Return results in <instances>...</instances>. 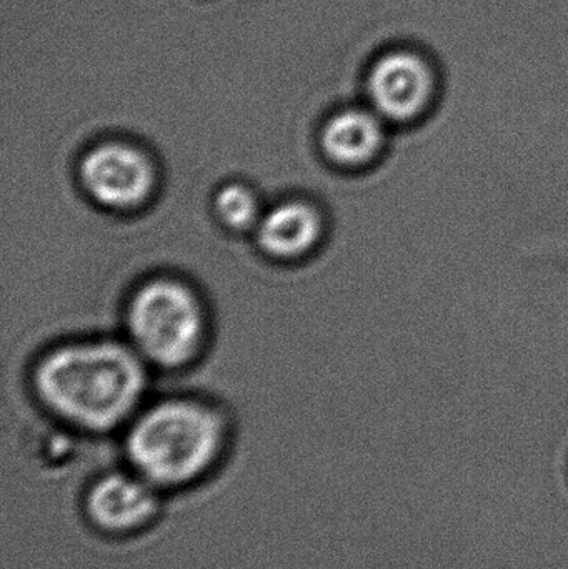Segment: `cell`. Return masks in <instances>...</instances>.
Returning a JSON list of instances; mask_svg holds the SVG:
<instances>
[{
	"instance_id": "6da1fadb",
	"label": "cell",
	"mask_w": 568,
	"mask_h": 569,
	"mask_svg": "<svg viewBox=\"0 0 568 569\" xmlns=\"http://www.w3.org/2000/svg\"><path fill=\"white\" fill-rule=\"evenodd\" d=\"M33 383L57 417L83 430L106 431L132 413L146 387V371L129 348L90 341L47 355Z\"/></svg>"
},
{
	"instance_id": "7a4b0ae2",
	"label": "cell",
	"mask_w": 568,
	"mask_h": 569,
	"mask_svg": "<svg viewBox=\"0 0 568 569\" xmlns=\"http://www.w3.org/2000/svg\"><path fill=\"white\" fill-rule=\"evenodd\" d=\"M223 427L210 408L166 401L139 418L127 437V453L143 480L177 487L199 478L222 448Z\"/></svg>"
},
{
	"instance_id": "3957f363",
	"label": "cell",
	"mask_w": 568,
	"mask_h": 569,
	"mask_svg": "<svg viewBox=\"0 0 568 569\" xmlns=\"http://www.w3.org/2000/svg\"><path fill=\"white\" fill-rule=\"evenodd\" d=\"M127 325L137 351L160 367L192 360L203 337V313L196 295L173 280H153L130 300Z\"/></svg>"
},
{
	"instance_id": "277c9868",
	"label": "cell",
	"mask_w": 568,
	"mask_h": 569,
	"mask_svg": "<svg viewBox=\"0 0 568 569\" xmlns=\"http://www.w3.org/2000/svg\"><path fill=\"white\" fill-rule=\"evenodd\" d=\"M80 180L90 199L109 209L127 210L149 199L156 182L146 153L127 143H102L86 153Z\"/></svg>"
},
{
	"instance_id": "5b68a950",
	"label": "cell",
	"mask_w": 568,
	"mask_h": 569,
	"mask_svg": "<svg viewBox=\"0 0 568 569\" xmlns=\"http://www.w3.org/2000/svg\"><path fill=\"white\" fill-rule=\"evenodd\" d=\"M432 86V73L420 57L393 52L382 57L373 67L369 93L380 116L390 120H409L426 109Z\"/></svg>"
},
{
	"instance_id": "8992f818",
	"label": "cell",
	"mask_w": 568,
	"mask_h": 569,
	"mask_svg": "<svg viewBox=\"0 0 568 569\" xmlns=\"http://www.w3.org/2000/svg\"><path fill=\"white\" fill-rule=\"evenodd\" d=\"M157 501L149 481L142 477L110 475L93 485L87 511L97 527L107 531H130L149 521Z\"/></svg>"
},
{
	"instance_id": "52a82bcc",
	"label": "cell",
	"mask_w": 568,
	"mask_h": 569,
	"mask_svg": "<svg viewBox=\"0 0 568 569\" xmlns=\"http://www.w3.org/2000/svg\"><path fill=\"white\" fill-rule=\"evenodd\" d=\"M322 233L319 213L309 203L286 202L260 219L257 239L260 249L277 259H296L316 247Z\"/></svg>"
},
{
	"instance_id": "ba28073f",
	"label": "cell",
	"mask_w": 568,
	"mask_h": 569,
	"mask_svg": "<svg viewBox=\"0 0 568 569\" xmlns=\"http://www.w3.org/2000/svg\"><path fill=\"white\" fill-rule=\"evenodd\" d=\"M320 142L323 153L337 166H363L382 147V122L367 110H343L326 123Z\"/></svg>"
},
{
	"instance_id": "9c48e42d",
	"label": "cell",
	"mask_w": 568,
	"mask_h": 569,
	"mask_svg": "<svg viewBox=\"0 0 568 569\" xmlns=\"http://www.w3.org/2000/svg\"><path fill=\"white\" fill-rule=\"evenodd\" d=\"M216 212L230 229H247L259 217V203L247 187L230 183L217 193Z\"/></svg>"
}]
</instances>
